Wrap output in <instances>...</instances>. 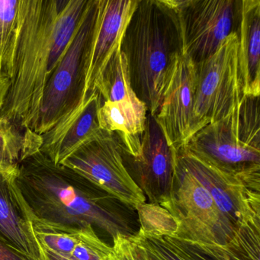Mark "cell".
Segmentation results:
<instances>
[{
	"instance_id": "6da1fadb",
	"label": "cell",
	"mask_w": 260,
	"mask_h": 260,
	"mask_svg": "<svg viewBox=\"0 0 260 260\" xmlns=\"http://www.w3.org/2000/svg\"><path fill=\"white\" fill-rule=\"evenodd\" d=\"M89 0H19L17 29L0 115L33 132L44 90L71 43Z\"/></svg>"
},
{
	"instance_id": "7a4b0ae2",
	"label": "cell",
	"mask_w": 260,
	"mask_h": 260,
	"mask_svg": "<svg viewBox=\"0 0 260 260\" xmlns=\"http://www.w3.org/2000/svg\"><path fill=\"white\" fill-rule=\"evenodd\" d=\"M14 183L32 225L93 229L101 239L100 235L113 239L138 233L120 211V201L72 169L54 164L40 150L21 161Z\"/></svg>"
},
{
	"instance_id": "3957f363",
	"label": "cell",
	"mask_w": 260,
	"mask_h": 260,
	"mask_svg": "<svg viewBox=\"0 0 260 260\" xmlns=\"http://www.w3.org/2000/svg\"><path fill=\"white\" fill-rule=\"evenodd\" d=\"M121 50L134 92L155 116L182 54L179 18L167 0H138Z\"/></svg>"
},
{
	"instance_id": "277c9868",
	"label": "cell",
	"mask_w": 260,
	"mask_h": 260,
	"mask_svg": "<svg viewBox=\"0 0 260 260\" xmlns=\"http://www.w3.org/2000/svg\"><path fill=\"white\" fill-rule=\"evenodd\" d=\"M182 149L260 191L259 97L245 95L228 115L202 127Z\"/></svg>"
},
{
	"instance_id": "5b68a950",
	"label": "cell",
	"mask_w": 260,
	"mask_h": 260,
	"mask_svg": "<svg viewBox=\"0 0 260 260\" xmlns=\"http://www.w3.org/2000/svg\"><path fill=\"white\" fill-rule=\"evenodd\" d=\"M98 0H89L80 25L44 90L33 132L47 133L85 102L86 73Z\"/></svg>"
},
{
	"instance_id": "8992f818",
	"label": "cell",
	"mask_w": 260,
	"mask_h": 260,
	"mask_svg": "<svg viewBox=\"0 0 260 260\" xmlns=\"http://www.w3.org/2000/svg\"><path fill=\"white\" fill-rule=\"evenodd\" d=\"M161 206L178 223L176 238L204 245L224 246L237 232L220 212L209 191L176 157L173 189Z\"/></svg>"
},
{
	"instance_id": "52a82bcc",
	"label": "cell",
	"mask_w": 260,
	"mask_h": 260,
	"mask_svg": "<svg viewBox=\"0 0 260 260\" xmlns=\"http://www.w3.org/2000/svg\"><path fill=\"white\" fill-rule=\"evenodd\" d=\"M237 32L211 57L196 64L194 114L198 129L228 115L243 97Z\"/></svg>"
},
{
	"instance_id": "ba28073f",
	"label": "cell",
	"mask_w": 260,
	"mask_h": 260,
	"mask_svg": "<svg viewBox=\"0 0 260 260\" xmlns=\"http://www.w3.org/2000/svg\"><path fill=\"white\" fill-rule=\"evenodd\" d=\"M61 164L131 208L135 209L147 200L126 167L122 144L116 134L102 130Z\"/></svg>"
},
{
	"instance_id": "9c48e42d",
	"label": "cell",
	"mask_w": 260,
	"mask_h": 260,
	"mask_svg": "<svg viewBox=\"0 0 260 260\" xmlns=\"http://www.w3.org/2000/svg\"><path fill=\"white\" fill-rule=\"evenodd\" d=\"M179 18L182 54L194 63L213 55L226 38L237 32L240 1L167 0Z\"/></svg>"
},
{
	"instance_id": "30bf717a",
	"label": "cell",
	"mask_w": 260,
	"mask_h": 260,
	"mask_svg": "<svg viewBox=\"0 0 260 260\" xmlns=\"http://www.w3.org/2000/svg\"><path fill=\"white\" fill-rule=\"evenodd\" d=\"M179 162L209 191L220 212L235 226L260 221V191L222 173L183 149L176 151Z\"/></svg>"
},
{
	"instance_id": "8fae6325",
	"label": "cell",
	"mask_w": 260,
	"mask_h": 260,
	"mask_svg": "<svg viewBox=\"0 0 260 260\" xmlns=\"http://www.w3.org/2000/svg\"><path fill=\"white\" fill-rule=\"evenodd\" d=\"M194 91L196 63L182 54L154 116L169 146L176 151L199 132L194 114Z\"/></svg>"
},
{
	"instance_id": "7c38bea8",
	"label": "cell",
	"mask_w": 260,
	"mask_h": 260,
	"mask_svg": "<svg viewBox=\"0 0 260 260\" xmlns=\"http://www.w3.org/2000/svg\"><path fill=\"white\" fill-rule=\"evenodd\" d=\"M131 158V176L146 199L155 205L167 202L173 189L176 151L169 146L154 116L147 115L140 155Z\"/></svg>"
},
{
	"instance_id": "4fadbf2b",
	"label": "cell",
	"mask_w": 260,
	"mask_h": 260,
	"mask_svg": "<svg viewBox=\"0 0 260 260\" xmlns=\"http://www.w3.org/2000/svg\"><path fill=\"white\" fill-rule=\"evenodd\" d=\"M138 0H98L86 73L85 100L96 92L97 83L114 54L121 48L126 28Z\"/></svg>"
},
{
	"instance_id": "5bb4252c",
	"label": "cell",
	"mask_w": 260,
	"mask_h": 260,
	"mask_svg": "<svg viewBox=\"0 0 260 260\" xmlns=\"http://www.w3.org/2000/svg\"><path fill=\"white\" fill-rule=\"evenodd\" d=\"M101 103L98 92L89 95L68 118L41 135L39 150L54 164H61L71 153L101 132L98 121Z\"/></svg>"
},
{
	"instance_id": "9a60e30c",
	"label": "cell",
	"mask_w": 260,
	"mask_h": 260,
	"mask_svg": "<svg viewBox=\"0 0 260 260\" xmlns=\"http://www.w3.org/2000/svg\"><path fill=\"white\" fill-rule=\"evenodd\" d=\"M14 177L0 172V239L30 259L42 260V246Z\"/></svg>"
},
{
	"instance_id": "2e32d148",
	"label": "cell",
	"mask_w": 260,
	"mask_h": 260,
	"mask_svg": "<svg viewBox=\"0 0 260 260\" xmlns=\"http://www.w3.org/2000/svg\"><path fill=\"white\" fill-rule=\"evenodd\" d=\"M238 60L243 93L259 97L260 94V1H240Z\"/></svg>"
},
{
	"instance_id": "e0dca14e",
	"label": "cell",
	"mask_w": 260,
	"mask_h": 260,
	"mask_svg": "<svg viewBox=\"0 0 260 260\" xmlns=\"http://www.w3.org/2000/svg\"><path fill=\"white\" fill-rule=\"evenodd\" d=\"M147 106L140 100L102 102L98 121L102 130L116 134L124 153L136 158L141 152V141L147 122Z\"/></svg>"
},
{
	"instance_id": "ac0fdd59",
	"label": "cell",
	"mask_w": 260,
	"mask_h": 260,
	"mask_svg": "<svg viewBox=\"0 0 260 260\" xmlns=\"http://www.w3.org/2000/svg\"><path fill=\"white\" fill-rule=\"evenodd\" d=\"M41 246L73 260H107L112 246L93 229L63 231L33 225Z\"/></svg>"
},
{
	"instance_id": "d6986e66",
	"label": "cell",
	"mask_w": 260,
	"mask_h": 260,
	"mask_svg": "<svg viewBox=\"0 0 260 260\" xmlns=\"http://www.w3.org/2000/svg\"><path fill=\"white\" fill-rule=\"evenodd\" d=\"M183 241L200 260H260V221L242 225L224 246Z\"/></svg>"
},
{
	"instance_id": "ffe728a7",
	"label": "cell",
	"mask_w": 260,
	"mask_h": 260,
	"mask_svg": "<svg viewBox=\"0 0 260 260\" xmlns=\"http://www.w3.org/2000/svg\"><path fill=\"white\" fill-rule=\"evenodd\" d=\"M95 91L100 94L102 102L139 100L131 86L127 57L121 48L105 68Z\"/></svg>"
},
{
	"instance_id": "44dd1931",
	"label": "cell",
	"mask_w": 260,
	"mask_h": 260,
	"mask_svg": "<svg viewBox=\"0 0 260 260\" xmlns=\"http://www.w3.org/2000/svg\"><path fill=\"white\" fill-rule=\"evenodd\" d=\"M134 238L145 249L149 260H200L183 240L170 236H159L141 230Z\"/></svg>"
},
{
	"instance_id": "7402d4cb",
	"label": "cell",
	"mask_w": 260,
	"mask_h": 260,
	"mask_svg": "<svg viewBox=\"0 0 260 260\" xmlns=\"http://www.w3.org/2000/svg\"><path fill=\"white\" fill-rule=\"evenodd\" d=\"M25 151V132L0 115V172L16 176Z\"/></svg>"
},
{
	"instance_id": "603a6c76",
	"label": "cell",
	"mask_w": 260,
	"mask_h": 260,
	"mask_svg": "<svg viewBox=\"0 0 260 260\" xmlns=\"http://www.w3.org/2000/svg\"><path fill=\"white\" fill-rule=\"evenodd\" d=\"M19 0H0V77L8 78L17 29Z\"/></svg>"
},
{
	"instance_id": "cb8c5ba5",
	"label": "cell",
	"mask_w": 260,
	"mask_h": 260,
	"mask_svg": "<svg viewBox=\"0 0 260 260\" xmlns=\"http://www.w3.org/2000/svg\"><path fill=\"white\" fill-rule=\"evenodd\" d=\"M138 211L141 230L143 232L159 236L174 237L178 231L176 219L164 207L155 204L144 203L138 205Z\"/></svg>"
},
{
	"instance_id": "d4e9b609",
	"label": "cell",
	"mask_w": 260,
	"mask_h": 260,
	"mask_svg": "<svg viewBox=\"0 0 260 260\" xmlns=\"http://www.w3.org/2000/svg\"><path fill=\"white\" fill-rule=\"evenodd\" d=\"M113 243L107 260H149L145 249L133 237L117 235L112 239Z\"/></svg>"
},
{
	"instance_id": "484cf974",
	"label": "cell",
	"mask_w": 260,
	"mask_h": 260,
	"mask_svg": "<svg viewBox=\"0 0 260 260\" xmlns=\"http://www.w3.org/2000/svg\"><path fill=\"white\" fill-rule=\"evenodd\" d=\"M0 260H31L0 239Z\"/></svg>"
},
{
	"instance_id": "4316f807",
	"label": "cell",
	"mask_w": 260,
	"mask_h": 260,
	"mask_svg": "<svg viewBox=\"0 0 260 260\" xmlns=\"http://www.w3.org/2000/svg\"><path fill=\"white\" fill-rule=\"evenodd\" d=\"M42 246V260H73L65 255H61L49 248Z\"/></svg>"
},
{
	"instance_id": "83f0119b",
	"label": "cell",
	"mask_w": 260,
	"mask_h": 260,
	"mask_svg": "<svg viewBox=\"0 0 260 260\" xmlns=\"http://www.w3.org/2000/svg\"><path fill=\"white\" fill-rule=\"evenodd\" d=\"M9 86H10L9 79L5 77H0V112L4 106Z\"/></svg>"
}]
</instances>
